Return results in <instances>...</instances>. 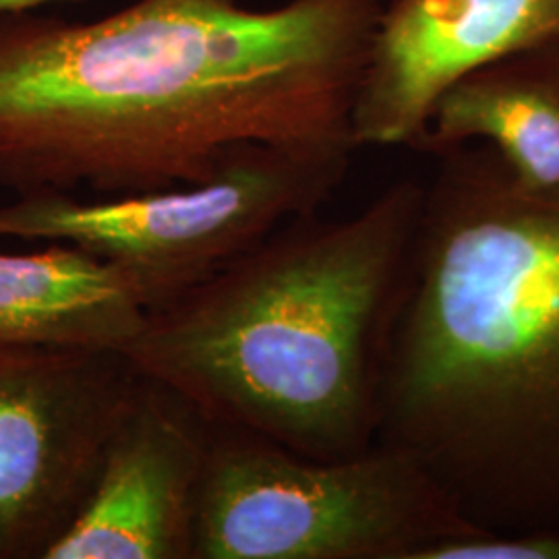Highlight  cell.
<instances>
[{"instance_id": "obj_2", "label": "cell", "mask_w": 559, "mask_h": 559, "mask_svg": "<svg viewBox=\"0 0 559 559\" xmlns=\"http://www.w3.org/2000/svg\"><path fill=\"white\" fill-rule=\"evenodd\" d=\"M385 332L378 441L480 531L559 533V205L443 152Z\"/></svg>"}, {"instance_id": "obj_9", "label": "cell", "mask_w": 559, "mask_h": 559, "mask_svg": "<svg viewBox=\"0 0 559 559\" xmlns=\"http://www.w3.org/2000/svg\"><path fill=\"white\" fill-rule=\"evenodd\" d=\"M487 143L522 193L559 205V40L496 60L436 102L413 150Z\"/></svg>"}, {"instance_id": "obj_12", "label": "cell", "mask_w": 559, "mask_h": 559, "mask_svg": "<svg viewBox=\"0 0 559 559\" xmlns=\"http://www.w3.org/2000/svg\"><path fill=\"white\" fill-rule=\"evenodd\" d=\"M52 2H69V0H0V13L13 11H38Z\"/></svg>"}, {"instance_id": "obj_10", "label": "cell", "mask_w": 559, "mask_h": 559, "mask_svg": "<svg viewBox=\"0 0 559 559\" xmlns=\"http://www.w3.org/2000/svg\"><path fill=\"white\" fill-rule=\"evenodd\" d=\"M147 311L119 272L67 242L0 251V342L124 355Z\"/></svg>"}, {"instance_id": "obj_4", "label": "cell", "mask_w": 559, "mask_h": 559, "mask_svg": "<svg viewBox=\"0 0 559 559\" xmlns=\"http://www.w3.org/2000/svg\"><path fill=\"white\" fill-rule=\"evenodd\" d=\"M475 531L399 448L307 459L210 427L193 559H419Z\"/></svg>"}, {"instance_id": "obj_11", "label": "cell", "mask_w": 559, "mask_h": 559, "mask_svg": "<svg viewBox=\"0 0 559 559\" xmlns=\"http://www.w3.org/2000/svg\"><path fill=\"white\" fill-rule=\"evenodd\" d=\"M419 559H559V533L475 531L431 545Z\"/></svg>"}, {"instance_id": "obj_3", "label": "cell", "mask_w": 559, "mask_h": 559, "mask_svg": "<svg viewBox=\"0 0 559 559\" xmlns=\"http://www.w3.org/2000/svg\"><path fill=\"white\" fill-rule=\"evenodd\" d=\"M425 185L402 179L346 218L286 222L147 313L124 359L233 429L318 460L378 441L383 344Z\"/></svg>"}, {"instance_id": "obj_1", "label": "cell", "mask_w": 559, "mask_h": 559, "mask_svg": "<svg viewBox=\"0 0 559 559\" xmlns=\"http://www.w3.org/2000/svg\"><path fill=\"white\" fill-rule=\"evenodd\" d=\"M383 0H135L0 13V187L120 198L216 179L258 147L359 150Z\"/></svg>"}, {"instance_id": "obj_6", "label": "cell", "mask_w": 559, "mask_h": 559, "mask_svg": "<svg viewBox=\"0 0 559 559\" xmlns=\"http://www.w3.org/2000/svg\"><path fill=\"white\" fill-rule=\"evenodd\" d=\"M140 385L119 353L0 342V559L64 535Z\"/></svg>"}, {"instance_id": "obj_8", "label": "cell", "mask_w": 559, "mask_h": 559, "mask_svg": "<svg viewBox=\"0 0 559 559\" xmlns=\"http://www.w3.org/2000/svg\"><path fill=\"white\" fill-rule=\"evenodd\" d=\"M207 448L210 425L141 378L90 498L44 559H193Z\"/></svg>"}, {"instance_id": "obj_5", "label": "cell", "mask_w": 559, "mask_h": 559, "mask_svg": "<svg viewBox=\"0 0 559 559\" xmlns=\"http://www.w3.org/2000/svg\"><path fill=\"white\" fill-rule=\"evenodd\" d=\"M353 152L258 147L216 179L140 195H29L0 205V239L67 242L106 261L147 313L180 299L286 222L320 212Z\"/></svg>"}, {"instance_id": "obj_7", "label": "cell", "mask_w": 559, "mask_h": 559, "mask_svg": "<svg viewBox=\"0 0 559 559\" xmlns=\"http://www.w3.org/2000/svg\"><path fill=\"white\" fill-rule=\"evenodd\" d=\"M551 40L559 0H385L353 108L357 147H415L452 85Z\"/></svg>"}]
</instances>
